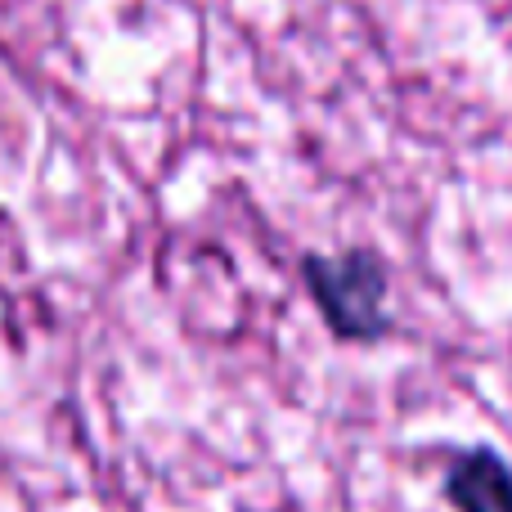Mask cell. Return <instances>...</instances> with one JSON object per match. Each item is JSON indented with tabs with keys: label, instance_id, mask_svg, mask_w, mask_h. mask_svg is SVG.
<instances>
[{
	"label": "cell",
	"instance_id": "obj_1",
	"mask_svg": "<svg viewBox=\"0 0 512 512\" xmlns=\"http://www.w3.org/2000/svg\"><path fill=\"white\" fill-rule=\"evenodd\" d=\"M306 283L315 288L319 310L328 315V324L342 337H378L387 328V274L373 256L355 252L342 261H324V256H310L306 261Z\"/></svg>",
	"mask_w": 512,
	"mask_h": 512
},
{
	"label": "cell",
	"instance_id": "obj_2",
	"mask_svg": "<svg viewBox=\"0 0 512 512\" xmlns=\"http://www.w3.org/2000/svg\"><path fill=\"white\" fill-rule=\"evenodd\" d=\"M459 512H512V468L495 450H468L445 477Z\"/></svg>",
	"mask_w": 512,
	"mask_h": 512
}]
</instances>
